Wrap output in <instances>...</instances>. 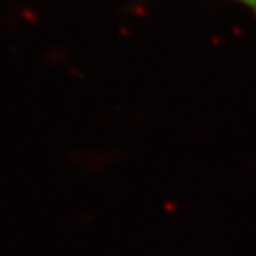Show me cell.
<instances>
[{
  "label": "cell",
  "instance_id": "obj_1",
  "mask_svg": "<svg viewBox=\"0 0 256 256\" xmlns=\"http://www.w3.org/2000/svg\"><path fill=\"white\" fill-rule=\"evenodd\" d=\"M230 2L238 3L240 6H244V8L254 16V18H255L256 22V0H230Z\"/></svg>",
  "mask_w": 256,
  "mask_h": 256
}]
</instances>
